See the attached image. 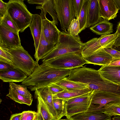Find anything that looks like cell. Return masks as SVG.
<instances>
[{
  "label": "cell",
  "mask_w": 120,
  "mask_h": 120,
  "mask_svg": "<svg viewBox=\"0 0 120 120\" xmlns=\"http://www.w3.org/2000/svg\"><path fill=\"white\" fill-rule=\"evenodd\" d=\"M34 95L39 96L45 105L50 113L56 119L59 120L53 103V96L48 86L41 88L35 91Z\"/></svg>",
  "instance_id": "obj_13"
},
{
  "label": "cell",
  "mask_w": 120,
  "mask_h": 120,
  "mask_svg": "<svg viewBox=\"0 0 120 120\" xmlns=\"http://www.w3.org/2000/svg\"><path fill=\"white\" fill-rule=\"evenodd\" d=\"M67 30L68 32L71 35H79L80 30L79 17L77 19L75 18L72 20Z\"/></svg>",
  "instance_id": "obj_31"
},
{
  "label": "cell",
  "mask_w": 120,
  "mask_h": 120,
  "mask_svg": "<svg viewBox=\"0 0 120 120\" xmlns=\"http://www.w3.org/2000/svg\"><path fill=\"white\" fill-rule=\"evenodd\" d=\"M118 36L120 35V22H119L117 27V30Z\"/></svg>",
  "instance_id": "obj_45"
},
{
  "label": "cell",
  "mask_w": 120,
  "mask_h": 120,
  "mask_svg": "<svg viewBox=\"0 0 120 120\" xmlns=\"http://www.w3.org/2000/svg\"><path fill=\"white\" fill-rule=\"evenodd\" d=\"M55 45L46 40L42 29L38 46L34 55L36 61L38 62L39 60L43 59L53 49Z\"/></svg>",
  "instance_id": "obj_19"
},
{
  "label": "cell",
  "mask_w": 120,
  "mask_h": 120,
  "mask_svg": "<svg viewBox=\"0 0 120 120\" xmlns=\"http://www.w3.org/2000/svg\"><path fill=\"white\" fill-rule=\"evenodd\" d=\"M0 25L14 32L19 33V32L7 12L4 16L0 20Z\"/></svg>",
  "instance_id": "obj_30"
},
{
  "label": "cell",
  "mask_w": 120,
  "mask_h": 120,
  "mask_svg": "<svg viewBox=\"0 0 120 120\" xmlns=\"http://www.w3.org/2000/svg\"><path fill=\"white\" fill-rule=\"evenodd\" d=\"M14 68L12 65L0 62V71H6Z\"/></svg>",
  "instance_id": "obj_39"
},
{
  "label": "cell",
  "mask_w": 120,
  "mask_h": 120,
  "mask_svg": "<svg viewBox=\"0 0 120 120\" xmlns=\"http://www.w3.org/2000/svg\"><path fill=\"white\" fill-rule=\"evenodd\" d=\"M9 83L10 88L19 94L26 98L33 99L32 94L28 90L25 85L17 84L13 82H10Z\"/></svg>",
  "instance_id": "obj_29"
},
{
  "label": "cell",
  "mask_w": 120,
  "mask_h": 120,
  "mask_svg": "<svg viewBox=\"0 0 120 120\" xmlns=\"http://www.w3.org/2000/svg\"><path fill=\"white\" fill-rule=\"evenodd\" d=\"M0 62L13 66L12 59L11 55L5 49L1 47H0Z\"/></svg>",
  "instance_id": "obj_32"
},
{
  "label": "cell",
  "mask_w": 120,
  "mask_h": 120,
  "mask_svg": "<svg viewBox=\"0 0 120 120\" xmlns=\"http://www.w3.org/2000/svg\"><path fill=\"white\" fill-rule=\"evenodd\" d=\"M34 41L35 51L38 48L42 29V19L38 14H32L31 22L29 26Z\"/></svg>",
  "instance_id": "obj_15"
},
{
  "label": "cell",
  "mask_w": 120,
  "mask_h": 120,
  "mask_svg": "<svg viewBox=\"0 0 120 120\" xmlns=\"http://www.w3.org/2000/svg\"><path fill=\"white\" fill-rule=\"evenodd\" d=\"M120 104V96L99 91H94L89 106L85 112H102L114 104Z\"/></svg>",
  "instance_id": "obj_5"
},
{
  "label": "cell",
  "mask_w": 120,
  "mask_h": 120,
  "mask_svg": "<svg viewBox=\"0 0 120 120\" xmlns=\"http://www.w3.org/2000/svg\"></svg>",
  "instance_id": "obj_49"
},
{
  "label": "cell",
  "mask_w": 120,
  "mask_h": 120,
  "mask_svg": "<svg viewBox=\"0 0 120 120\" xmlns=\"http://www.w3.org/2000/svg\"><path fill=\"white\" fill-rule=\"evenodd\" d=\"M7 12L20 32H23L29 27L32 14L28 10L24 0H9Z\"/></svg>",
  "instance_id": "obj_3"
},
{
  "label": "cell",
  "mask_w": 120,
  "mask_h": 120,
  "mask_svg": "<svg viewBox=\"0 0 120 120\" xmlns=\"http://www.w3.org/2000/svg\"><path fill=\"white\" fill-rule=\"evenodd\" d=\"M49 66L59 69H72L87 64L81 52L68 53L43 62Z\"/></svg>",
  "instance_id": "obj_6"
},
{
  "label": "cell",
  "mask_w": 120,
  "mask_h": 120,
  "mask_svg": "<svg viewBox=\"0 0 120 120\" xmlns=\"http://www.w3.org/2000/svg\"><path fill=\"white\" fill-rule=\"evenodd\" d=\"M67 118L68 120H111V116L102 112H84Z\"/></svg>",
  "instance_id": "obj_18"
},
{
  "label": "cell",
  "mask_w": 120,
  "mask_h": 120,
  "mask_svg": "<svg viewBox=\"0 0 120 120\" xmlns=\"http://www.w3.org/2000/svg\"><path fill=\"white\" fill-rule=\"evenodd\" d=\"M6 96L16 102L20 104H26L29 106L31 105L33 101V99L25 97L10 88L9 89V93Z\"/></svg>",
  "instance_id": "obj_28"
},
{
  "label": "cell",
  "mask_w": 120,
  "mask_h": 120,
  "mask_svg": "<svg viewBox=\"0 0 120 120\" xmlns=\"http://www.w3.org/2000/svg\"><path fill=\"white\" fill-rule=\"evenodd\" d=\"M46 0H28V2L30 4H37L42 6Z\"/></svg>",
  "instance_id": "obj_40"
},
{
  "label": "cell",
  "mask_w": 120,
  "mask_h": 120,
  "mask_svg": "<svg viewBox=\"0 0 120 120\" xmlns=\"http://www.w3.org/2000/svg\"><path fill=\"white\" fill-rule=\"evenodd\" d=\"M98 0H90L87 13V27H90L101 21Z\"/></svg>",
  "instance_id": "obj_17"
},
{
  "label": "cell",
  "mask_w": 120,
  "mask_h": 120,
  "mask_svg": "<svg viewBox=\"0 0 120 120\" xmlns=\"http://www.w3.org/2000/svg\"><path fill=\"white\" fill-rule=\"evenodd\" d=\"M20 120H37V113L34 111H24L22 112Z\"/></svg>",
  "instance_id": "obj_34"
},
{
  "label": "cell",
  "mask_w": 120,
  "mask_h": 120,
  "mask_svg": "<svg viewBox=\"0 0 120 120\" xmlns=\"http://www.w3.org/2000/svg\"><path fill=\"white\" fill-rule=\"evenodd\" d=\"M113 46L116 47L120 46V35L117 37Z\"/></svg>",
  "instance_id": "obj_43"
},
{
  "label": "cell",
  "mask_w": 120,
  "mask_h": 120,
  "mask_svg": "<svg viewBox=\"0 0 120 120\" xmlns=\"http://www.w3.org/2000/svg\"><path fill=\"white\" fill-rule=\"evenodd\" d=\"M54 108L57 113L59 120L64 116H66L65 103L66 101L61 98L53 97Z\"/></svg>",
  "instance_id": "obj_27"
},
{
  "label": "cell",
  "mask_w": 120,
  "mask_h": 120,
  "mask_svg": "<svg viewBox=\"0 0 120 120\" xmlns=\"http://www.w3.org/2000/svg\"><path fill=\"white\" fill-rule=\"evenodd\" d=\"M91 91L88 88L84 89L71 90H64L55 95L53 97L63 99L66 101Z\"/></svg>",
  "instance_id": "obj_23"
},
{
  "label": "cell",
  "mask_w": 120,
  "mask_h": 120,
  "mask_svg": "<svg viewBox=\"0 0 120 120\" xmlns=\"http://www.w3.org/2000/svg\"><path fill=\"white\" fill-rule=\"evenodd\" d=\"M90 0H84L79 16L80 33L87 27V13Z\"/></svg>",
  "instance_id": "obj_25"
},
{
  "label": "cell",
  "mask_w": 120,
  "mask_h": 120,
  "mask_svg": "<svg viewBox=\"0 0 120 120\" xmlns=\"http://www.w3.org/2000/svg\"><path fill=\"white\" fill-rule=\"evenodd\" d=\"M113 58L103 49L84 59L87 64L102 66L109 65Z\"/></svg>",
  "instance_id": "obj_16"
},
{
  "label": "cell",
  "mask_w": 120,
  "mask_h": 120,
  "mask_svg": "<svg viewBox=\"0 0 120 120\" xmlns=\"http://www.w3.org/2000/svg\"><path fill=\"white\" fill-rule=\"evenodd\" d=\"M84 46L79 35H71L66 31H61L53 49L42 59L44 62L68 53L81 52Z\"/></svg>",
  "instance_id": "obj_2"
},
{
  "label": "cell",
  "mask_w": 120,
  "mask_h": 120,
  "mask_svg": "<svg viewBox=\"0 0 120 120\" xmlns=\"http://www.w3.org/2000/svg\"><path fill=\"white\" fill-rule=\"evenodd\" d=\"M67 120V119H63L60 120Z\"/></svg>",
  "instance_id": "obj_48"
},
{
  "label": "cell",
  "mask_w": 120,
  "mask_h": 120,
  "mask_svg": "<svg viewBox=\"0 0 120 120\" xmlns=\"http://www.w3.org/2000/svg\"><path fill=\"white\" fill-rule=\"evenodd\" d=\"M100 16L108 21L116 18L119 9L114 0H98Z\"/></svg>",
  "instance_id": "obj_10"
},
{
  "label": "cell",
  "mask_w": 120,
  "mask_h": 120,
  "mask_svg": "<svg viewBox=\"0 0 120 120\" xmlns=\"http://www.w3.org/2000/svg\"><path fill=\"white\" fill-rule=\"evenodd\" d=\"M90 29L93 33L101 36L109 34L113 31L112 24L105 19L90 27Z\"/></svg>",
  "instance_id": "obj_20"
},
{
  "label": "cell",
  "mask_w": 120,
  "mask_h": 120,
  "mask_svg": "<svg viewBox=\"0 0 120 120\" xmlns=\"http://www.w3.org/2000/svg\"><path fill=\"white\" fill-rule=\"evenodd\" d=\"M47 86L49 90L53 95L65 90L64 88L56 83L51 84Z\"/></svg>",
  "instance_id": "obj_36"
},
{
  "label": "cell",
  "mask_w": 120,
  "mask_h": 120,
  "mask_svg": "<svg viewBox=\"0 0 120 120\" xmlns=\"http://www.w3.org/2000/svg\"><path fill=\"white\" fill-rule=\"evenodd\" d=\"M112 120H120V116H115L112 118Z\"/></svg>",
  "instance_id": "obj_46"
},
{
  "label": "cell",
  "mask_w": 120,
  "mask_h": 120,
  "mask_svg": "<svg viewBox=\"0 0 120 120\" xmlns=\"http://www.w3.org/2000/svg\"><path fill=\"white\" fill-rule=\"evenodd\" d=\"M112 48L113 49L120 52V46L116 47L113 46Z\"/></svg>",
  "instance_id": "obj_47"
},
{
  "label": "cell",
  "mask_w": 120,
  "mask_h": 120,
  "mask_svg": "<svg viewBox=\"0 0 120 120\" xmlns=\"http://www.w3.org/2000/svg\"><path fill=\"white\" fill-rule=\"evenodd\" d=\"M71 69L50 67L44 63L39 65L21 84L32 91L56 83L68 76Z\"/></svg>",
  "instance_id": "obj_1"
},
{
  "label": "cell",
  "mask_w": 120,
  "mask_h": 120,
  "mask_svg": "<svg viewBox=\"0 0 120 120\" xmlns=\"http://www.w3.org/2000/svg\"><path fill=\"white\" fill-rule=\"evenodd\" d=\"M56 84L62 87L65 90L68 91L82 90L88 88L86 84L68 80L64 78Z\"/></svg>",
  "instance_id": "obj_24"
},
{
  "label": "cell",
  "mask_w": 120,
  "mask_h": 120,
  "mask_svg": "<svg viewBox=\"0 0 120 120\" xmlns=\"http://www.w3.org/2000/svg\"><path fill=\"white\" fill-rule=\"evenodd\" d=\"M114 59L120 58V52L116 50L112 47L104 49Z\"/></svg>",
  "instance_id": "obj_37"
},
{
  "label": "cell",
  "mask_w": 120,
  "mask_h": 120,
  "mask_svg": "<svg viewBox=\"0 0 120 120\" xmlns=\"http://www.w3.org/2000/svg\"><path fill=\"white\" fill-rule=\"evenodd\" d=\"M98 71L103 78L120 85V66H102Z\"/></svg>",
  "instance_id": "obj_14"
},
{
  "label": "cell",
  "mask_w": 120,
  "mask_h": 120,
  "mask_svg": "<svg viewBox=\"0 0 120 120\" xmlns=\"http://www.w3.org/2000/svg\"><path fill=\"white\" fill-rule=\"evenodd\" d=\"M28 77L22 71L15 68L6 71H0V79L4 82H22Z\"/></svg>",
  "instance_id": "obj_12"
},
{
  "label": "cell",
  "mask_w": 120,
  "mask_h": 120,
  "mask_svg": "<svg viewBox=\"0 0 120 120\" xmlns=\"http://www.w3.org/2000/svg\"><path fill=\"white\" fill-rule=\"evenodd\" d=\"M7 3H6L0 0V20H1L7 13Z\"/></svg>",
  "instance_id": "obj_38"
},
{
  "label": "cell",
  "mask_w": 120,
  "mask_h": 120,
  "mask_svg": "<svg viewBox=\"0 0 120 120\" xmlns=\"http://www.w3.org/2000/svg\"><path fill=\"white\" fill-rule=\"evenodd\" d=\"M109 66H120V58H113Z\"/></svg>",
  "instance_id": "obj_41"
},
{
  "label": "cell",
  "mask_w": 120,
  "mask_h": 120,
  "mask_svg": "<svg viewBox=\"0 0 120 120\" xmlns=\"http://www.w3.org/2000/svg\"><path fill=\"white\" fill-rule=\"evenodd\" d=\"M1 48L5 49L10 54L14 67L22 71L28 76L39 65L38 62L34 61L22 46L10 48Z\"/></svg>",
  "instance_id": "obj_4"
},
{
  "label": "cell",
  "mask_w": 120,
  "mask_h": 120,
  "mask_svg": "<svg viewBox=\"0 0 120 120\" xmlns=\"http://www.w3.org/2000/svg\"><path fill=\"white\" fill-rule=\"evenodd\" d=\"M54 8L61 29L66 31L75 15L72 0H53Z\"/></svg>",
  "instance_id": "obj_7"
},
{
  "label": "cell",
  "mask_w": 120,
  "mask_h": 120,
  "mask_svg": "<svg viewBox=\"0 0 120 120\" xmlns=\"http://www.w3.org/2000/svg\"><path fill=\"white\" fill-rule=\"evenodd\" d=\"M41 19L42 29L46 40L56 45L61 31L52 21L49 20L46 17Z\"/></svg>",
  "instance_id": "obj_11"
},
{
  "label": "cell",
  "mask_w": 120,
  "mask_h": 120,
  "mask_svg": "<svg viewBox=\"0 0 120 120\" xmlns=\"http://www.w3.org/2000/svg\"><path fill=\"white\" fill-rule=\"evenodd\" d=\"M93 91L66 101L65 104L66 117L86 111L90 105Z\"/></svg>",
  "instance_id": "obj_8"
},
{
  "label": "cell",
  "mask_w": 120,
  "mask_h": 120,
  "mask_svg": "<svg viewBox=\"0 0 120 120\" xmlns=\"http://www.w3.org/2000/svg\"><path fill=\"white\" fill-rule=\"evenodd\" d=\"M103 112L111 117L120 116V104L113 105L108 108Z\"/></svg>",
  "instance_id": "obj_33"
},
{
  "label": "cell",
  "mask_w": 120,
  "mask_h": 120,
  "mask_svg": "<svg viewBox=\"0 0 120 120\" xmlns=\"http://www.w3.org/2000/svg\"><path fill=\"white\" fill-rule=\"evenodd\" d=\"M22 115V113L13 114L11 116L9 120H20Z\"/></svg>",
  "instance_id": "obj_42"
},
{
  "label": "cell",
  "mask_w": 120,
  "mask_h": 120,
  "mask_svg": "<svg viewBox=\"0 0 120 120\" xmlns=\"http://www.w3.org/2000/svg\"><path fill=\"white\" fill-rule=\"evenodd\" d=\"M84 0H72L73 6L75 17L77 19L79 16Z\"/></svg>",
  "instance_id": "obj_35"
},
{
  "label": "cell",
  "mask_w": 120,
  "mask_h": 120,
  "mask_svg": "<svg viewBox=\"0 0 120 120\" xmlns=\"http://www.w3.org/2000/svg\"><path fill=\"white\" fill-rule=\"evenodd\" d=\"M21 46L19 33L0 25V47L10 48Z\"/></svg>",
  "instance_id": "obj_9"
},
{
  "label": "cell",
  "mask_w": 120,
  "mask_h": 120,
  "mask_svg": "<svg viewBox=\"0 0 120 120\" xmlns=\"http://www.w3.org/2000/svg\"><path fill=\"white\" fill-rule=\"evenodd\" d=\"M118 36L117 30L114 34L101 35L98 38L99 44L103 49L112 47Z\"/></svg>",
  "instance_id": "obj_26"
},
{
  "label": "cell",
  "mask_w": 120,
  "mask_h": 120,
  "mask_svg": "<svg viewBox=\"0 0 120 120\" xmlns=\"http://www.w3.org/2000/svg\"><path fill=\"white\" fill-rule=\"evenodd\" d=\"M36 8L41 10V13L40 15L41 18L45 17L47 13L48 12L52 17V21L56 25H57L58 20L54 9L53 0H46L42 6H37Z\"/></svg>",
  "instance_id": "obj_21"
},
{
  "label": "cell",
  "mask_w": 120,
  "mask_h": 120,
  "mask_svg": "<svg viewBox=\"0 0 120 120\" xmlns=\"http://www.w3.org/2000/svg\"><path fill=\"white\" fill-rule=\"evenodd\" d=\"M116 6L120 10V0H114Z\"/></svg>",
  "instance_id": "obj_44"
},
{
  "label": "cell",
  "mask_w": 120,
  "mask_h": 120,
  "mask_svg": "<svg viewBox=\"0 0 120 120\" xmlns=\"http://www.w3.org/2000/svg\"><path fill=\"white\" fill-rule=\"evenodd\" d=\"M35 98L37 99V120H55L40 98L34 95Z\"/></svg>",
  "instance_id": "obj_22"
}]
</instances>
